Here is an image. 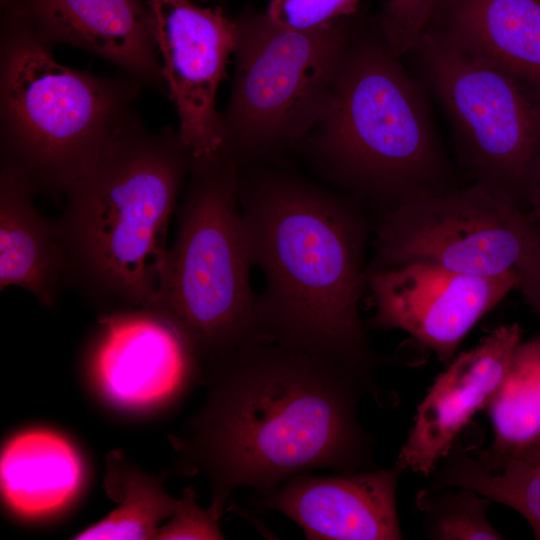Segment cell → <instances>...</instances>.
I'll list each match as a JSON object with an SVG mask.
<instances>
[{"label":"cell","instance_id":"6da1fadb","mask_svg":"<svg viewBox=\"0 0 540 540\" xmlns=\"http://www.w3.org/2000/svg\"><path fill=\"white\" fill-rule=\"evenodd\" d=\"M206 397L173 436L181 475L203 473L223 514L234 490L264 496L315 469H374L357 406L363 387L345 371L262 338L208 369Z\"/></svg>","mask_w":540,"mask_h":540},{"label":"cell","instance_id":"7a4b0ae2","mask_svg":"<svg viewBox=\"0 0 540 540\" xmlns=\"http://www.w3.org/2000/svg\"><path fill=\"white\" fill-rule=\"evenodd\" d=\"M239 203L253 265L265 277L256 298L261 334L354 378L377 397L382 364L359 303L367 287V220L361 202L275 172L244 175Z\"/></svg>","mask_w":540,"mask_h":540},{"label":"cell","instance_id":"3957f363","mask_svg":"<svg viewBox=\"0 0 540 540\" xmlns=\"http://www.w3.org/2000/svg\"><path fill=\"white\" fill-rule=\"evenodd\" d=\"M192 160L178 132H150L134 113L64 195L66 281L114 310L152 308Z\"/></svg>","mask_w":540,"mask_h":540},{"label":"cell","instance_id":"277c9868","mask_svg":"<svg viewBox=\"0 0 540 540\" xmlns=\"http://www.w3.org/2000/svg\"><path fill=\"white\" fill-rule=\"evenodd\" d=\"M399 60L375 18L357 15L331 108L300 142L337 185L382 213L457 187L425 91Z\"/></svg>","mask_w":540,"mask_h":540},{"label":"cell","instance_id":"5b68a950","mask_svg":"<svg viewBox=\"0 0 540 540\" xmlns=\"http://www.w3.org/2000/svg\"><path fill=\"white\" fill-rule=\"evenodd\" d=\"M144 84L65 66L21 18L0 33V169L35 193L65 195L134 114Z\"/></svg>","mask_w":540,"mask_h":540},{"label":"cell","instance_id":"8992f818","mask_svg":"<svg viewBox=\"0 0 540 540\" xmlns=\"http://www.w3.org/2000/svg\"><path fill=\"white\" fill-rule=\"evenodd\" d=\"M240 165L223 148L192 160L176 234L149 308L183 334L200 379L231 354L265 338L250 285L253 261L239 203Z\"/></svg>","mask_w":540,"mask_h":540},{"label":"cell","instance_id":"52a82bcc","mask_svg":"<svg viewBox=\"0 0 540 540\" xmlns=\"http://www.w3.org/2000/svg\"><path fill=\"white\" fill-rule=\"evenodd\" d=\"M357 14L315 30H293L265 13L233 19L235 66L221 115L222 148L241 163L299 145L324 119Z\"/></svg>","mask_w":540,"mask_h":540},{"label":"cell","instance_id":"ba28073f","mask_svg":"<svg viewBox=\"0 0 540 540\" xmlns=\"http://www.w3.org/2000/svg\"><path fill=\"white\" fill-rule=\"evenodd\" d=\"M411 52L446 113L459 166L471 182L524 208L540 156V94L427 29Z\"/></svg>","mask_w":540,"mask_h":540},{"label":"cell","instance_id":"9c48e42d","mask_svg":"<svg viewBox=\"0 0 540 540\" xmlns=\"http://www.w3.org/2000/svg\"><path fill=\"white\" fill-rule=\"evenodd\" d=\"M530 223L523 207L473 182L412 198L381 214L367 270L423 263L501 275L517 268Z\"/></svg>","mask_w":540,"mask_h":540},{"label":"cell","instance_id":"30bf717a","mask_svg":"<svg viewBox=\"0 0 540 540\" xmlns=\"http://www.w3.org/2000/svg\"><path fill=\"white\" fill-rule=\"evenodd\" d=\"M519 284L517 268L489 277L423 263L367 270L373 325L406 332L446 365L475 324Z\"/></svg>","mask_w":540,"mask_h":540},{"label":"cell","instance_id":"8fae6325","mask_svg":"<svg viewBox=\"0 0 540 540\" xmlns=\"http://www.w3.org/2000/svg\"><path fill=\"white\" fill-rule=\"evenodd\" d=\"M149 9L178 135L193 159L211 155L223 145L216 94L235 47L234 20L191 0H162Z\"/></svg>","mask_w":540,"mask_h":540},{"label":"cell","instance_id":"7c38bea8","mask_svg":"<svg viewBox=\"0 0 540 540\" xmlns=\"http://www.w3.org/2000/svg\"><path fill=\"white\" fill-rule=\"evenodd\" d=\"M90 366L103 394L132 410L164 404L192 378L194 353L179 329L149 308L116 309L99 319Z\"/></svg>","mask_w":540,"mask_h":540},{"label":"cell","instance_id":"4fadbf2b","mask_svg":"<svg viewBox=\"0 0 540 540\" xmlns=\"http://www.w3.org/2000/svg\"><path fill=\"white\" fill-rule=\"evenodd\" d=\"M517 323L492 330L447 365L417 407L395 465L429 477L447 456L473 415L486 408L521 342Z\"/></svg>","mask_w":540,"mask_h":540},{"label":"cell","instance_id":"5bb4252c","mask_svg":"<svg viewBox=\"0 0 540 540\" xmlns=\"http://www.w3.org/2000/svg\"><path fill=\"white\" fill-rule=\"evenodd\" d=\"M394 464L334 476L298 474L261 496V506L298 524L309 540H398Z\"/></svg>","mask_w":540,"mask_h":540},{"label":"cell","instance_id":"9a60e30c","mask_svg":"<svg viewBox=\"0 0 540 540\" xmlns=\"http://www.w3.org/2000/svg\"><path fill=\"white\" fill-rule=\"evenodd\" d=\"M4 6L51 48L87 50L167 92L148 0H4Z\"/></svg>","mask_w":540,"mask_h":540},{"label":"cell","instance_id":"2e32d148","mask_svg":"<svg viewBox=\"0 0 540 540\" xmlns=\"http://www.w3.org/2000/svg\"><path fill=\"white\" fill-rule=\"evenodd\" d=\"M426 29L540 94V0H436Z\"/></svg>","mask_w":540,"mask_h":540},{"label":"cell","instance_id":"e0dca14e","mask_svg":"<svg viewBox=\"0 0 540 540\" xmlns=\"http://www.w3.org/2000/svg\"><path fill=\"white\" fill-rule=\"evenodd\" d=\"M33 188L0 169V289L17 286L53 307L67 260L56 221L38 211Z\"/></svg>","mask_w":540,"mask_h":540},{"label":"cell","instance_id":"ac0fdd59","mask_svg":"<svg viewBox=\"0 0 540 540\" xmlns=\"http://www.w3.org/2000/svg\"><path fill=\"white\" fill-rule=\"evenodd\" d=\"M83 464L62 435L30 429L10 438L0 457L1 493L6 505L25 518L61 510L77 495Z\"/></svg>","mask_w":540,"mask_h":540},{"label":"cell","instance_id":"d6986e66","mask_svg":"<svg viewBox=\"0 0 540 540\" xmlns=\"http://www.w3.org/2000/svg\"><path fill=\"white\" fill-rule=\"evenodd\" d=\"M486 409L493 441L473 455L486 470L497 471L516 453L540 440V336L518 344Z\"/></svg>","mask_w":540,"mask_h":540},{"label":"cell","instance_id":"ffe728a7","mask_svg":"<svg viewBox=\"0 0 540 540\" xmlns=\"http://www.w3.org/2000/svg\"><path fill=\"white\" fill-rule=\"evenodd\" d=\"M104 486L119 506L74 539H156L159 524L173 515L178 503L166 492L162 479L132 465L117 451L107 455Z\"/></svg>","mask_w":540,"mask_h":540},{"label":"cell","instance_id":"44dd1931","mask_svg":"<svg viewBox=\"0 0 540 540\" xmlns=\"http://www.w3.org/2000/svg\"><path fill=\"white\" fill-rule=\"evenodd\" d=\"M442 462L430 475L431 489H470L508 506L527 520L540 540V467L510 458L497 471H489L458 441Z\"/></svg>","mask_w":540,"mask_h":540},{"label":"cell","instance_id":"7402d4cb","mask_svg":"<svg viewBox=\"0 0 540 540\" xmlns=\"http://www.w3.org/2000/svg\"><path fill=\"white\" fill-rule=\"evenodd\" d=\"M492 501L465 488L420 489L415 506L423 514L428 538L435 540H502L489 522Z\"/></svg>","mask_w":540,"mask_h":540},{"label":"cell","instance_id":"603a6c76","mask_svg":"<svg viewBox=\"0 0 540 540\" xmlns=\"http://www.w3.org/2000/svg\"><path fill=\"white\" fill-rule=\"evenodd\" d=\"M436 0H385L375 16L390 50L401 57L411 52L424 33Z\"/></svg>","mask_w":540,"mask_h":540},{"label":"cell","instance_id":"cb8c5ba5","mask_svg":"<svg viewBox=\"0 0 540 540\" xmlns=\"http://www.w3.org/2000/svg\"><path fill=\"white\" fill-rule=\"evenodd\" d=\"M360 0H269L266 16L293 30L320 29L358 13Z\"/></svg>","mask_w":540,"mask_h":540},{"label":"cell","instance_id":"d4e9b609","mask_svg":"<svg viewBox=\"0 0 540 540\" xmlns=\"http://www.w3.org/2000/svg\"><path fill=\"white\" fill-rule=\"evenodd\" d=\"M219 514L209 506L203 509L196 501L194 489L189 486L183 491L173 515L158 529L157 540H216L224 536L220 528Z\"/></svg>","mask_w":540,"mask_h":540},{"label":"cell","instance_id":"484cf974","mask_svg":"<svg viewBox=\"0 0 540 540\" xmlns=\"http://www.w3.org/2000/svg\"><path fill=\"white\" fill-rule=\"evenodd\" d=\"M517 269L520 273L518 290L530 308L540 316V226L533 221Z\"/></svg>","mask_w":540,"mask_h":540},{"label":"cell","instance_id":"4316f807","mask_svg":"<svg viewBox=\"0 0 540 540\" xmlns=\"http://www.w3.org/2000/svg\"><path fill=\"white\" fill-rule=\"evenodd\" d=\"M524 207L529 219L540 226V156L526 187Z\"/></svg>","mask_w":540,"mask_h":540},{"label":"cell","instance_id":"83f0119b","mask_svg":"<svg viewBox=\"0 0 540 540\" xmlns=\"http://www.w3.org/2000/svg\"><path fill=\"white\" fill-rule=\"evenodd\" d=\"M511 458H517L540 467V440L522 449Z\"/></svg>","mask_w":540,"mask_h":540},{"label":"cell","instance_id":"f1b7e54d","mask_svg":"<svg viewBox=\"0 0 540 540\" xmlns=\"http://www.w3.org/2000/svg\"><path fill=\"white\" fill-rule=\"evenodd\" d=\"M159 1H162V0H148V3L151 4V3H155V2H159Z\"/></svg>","mask_w":540,"mask_h":540}]
</instances>
